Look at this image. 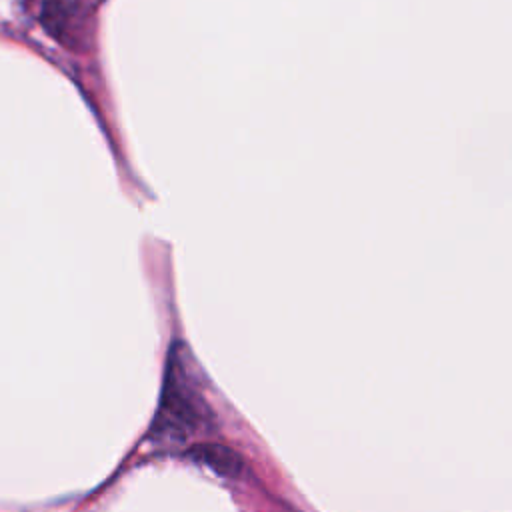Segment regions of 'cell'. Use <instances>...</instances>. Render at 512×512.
I'll list each match as a JSON object with an SVG mask.
<instances>
[{
    "mask_svg": "<svg viewBox=\"0 0 512 512\" xmlns=\"http://www.w3.org/2000/svg\"><path fill=\"white\" fill-rule=\"evenodd\" d=\"M206 414L208 408L204 406L194 382H190V372L184 370L182 354L174 346L152 432L160 438L184 440L206 424Z\"/></svg>",
    "mask_w": 512,
    "mask_h": 512,
    "instance_id": "obj_1",
    "label": "cell"
},
{
    "mask_svg": "<svg viewBox=\"0 0 512 512\" xmlns=\"http://www.w3.org/2000/svg\"><path fill=\"white\" fill-rule=\"evenodd\" d=\"M42 26L68 48H80L88 38V10L72 0H46L40 10Z\"/></svg>",
    "mask_w": 512,
    "mask_h": 512,
    "instance_id": "obj_2",
    "label": "cell"
},
{
    "mask_svg": "<svg viewBox=\"0 0 512 512\" xmlns=\"http://www.w3.org/2000/svg\"><path fill=\"white\" fill-rule=\"evenodd\" d=\"M188 458L208 466L220 476L240 478L244 472V462L238 452L222 444H196L188 450Z\"/></svg>",
    "mask_w": 512,
    "mask_h": 512,
    "instance_id": "obj_3",
    "label": "cell"
}]
</instances>
